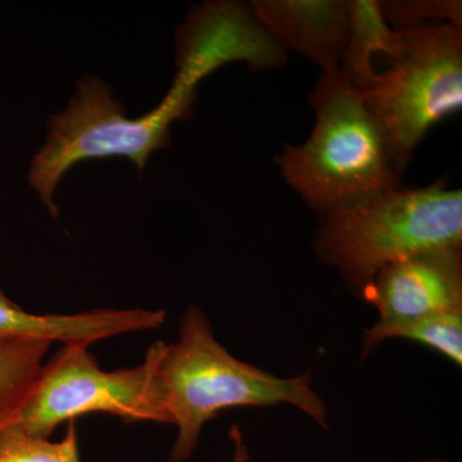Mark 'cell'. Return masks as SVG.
<instances>
[{
  "instance_id": "6da1fadb",
  "label": "cell",
  "mask_w": 462,
  "mask_h": 462,
  "mask_svg": "<svg viewBox=\"0 0 462 462\" xmlns=\"http://www.w3.org/2000/svg\"><path fill=\"white\" fill-rule=\"evenodd\" d=\"M156 375L170 425L178 430L167 462L189 460L206 422L236 407L288 404L322 430L329 428L327 403L312 387L310 374L281 378L234 357L197 306L185 310L178 340L163 343Z\"/></svg>"
},
{
  "instance_id": "7a4b0ae2",
  "label": "cell",
  "mask_w": 462,
  "mask_h": 462,
  "mask_svg": "<svg viewBox=\"0 0 462 462\" xmlns=\"http://www.w3.org/2000/svg\"><path fill=\"white\" fill-rule=\"evenodd\" d=\"M311 102V135L276 158L282 178L305 205L322 216L402 187L406 167L384 126L339 69L321 76Z\"/></svg>"
},
{
  "instance_id": "3957f363",
  "label": "cell",
  "mask_w": 462,
  "mask_h": 462,
  "mask_svg": "<svg viewBox=\"0 0 462 462\" xmlns=\"http://www.w3.org/2000/svg\"><path fill=\"white\" fill-rule=\"evenodd\" d=\"M462 247V191L446 181L384 191L320 216L314 249L363 300L376 273L401 258Z\"/></svg>"
},
{
  "instance_id": "277c9868",
  "label": "cell",
  "mask_w": 462,
  "mask_h": 462,
  "mask_svg": "<svg viewBox=\"0 0 462 462\" xmlns=\"http://www.w3.org/2000/svg\"><path fill=\"white\" fill-rule=\"evenodd\" d=\"M200 80L191 69H179L165 99L148 115L130 118L102 80L81 79L69 107L48 121L47 142L30 167V184L48 211L57 216L58 184L81 161L126 157L143 171L151 154L169 144L173 121L187 117Z\"/></svg>"
},
{
  "instance_id": "5b68a950",
  "label": "cell",
  "mask_w": 462,
  "mask_h": 462,
  "mask_svg": "<svg viewBox=\"0 0 462 462\" xmlns=\"http://www.w3.org/2000/svg\"><path fill=\"white\" fill-rule=\"evenodd\" d=\"M400 47L360 91L404 167L431 127L462 106V25L397 30Z\"/></svg>"
},
{
  "instance_id": "8992f818",
  "label": "cell",
  "mask_w": 462,
  "mask_h": 462,
  "mask_svg": "<svg viewBox=\"0 0 462 462\" xmlns=\"http://www.w3.org/2000/svg\"><path fill=\"white\" fill-rule=\"evenodd\" d=\"M163 343L158 340L149 346L138 366L115 372L100 369L88 346H63L42 365L5 430L48 439L62 422L90 412L109 413L125 422L170 424L156 375Z\"/></svg>"
},
{
  "instance_id": "52a82bcc",
  "label": "cell",
  "mask_w": 462,
  "mask_h": 462,
  "mask_svg": "<svg viewBox=\"0 0 462 462\" xmlns=\"http://www.w3.org/2000/svg\"><path fill=\"white\" fill-rule=\"evenodd\" d=\"M378 322L462 311V247L438 248L383 267L363 298Z\"/></svg>"
},
{
  "instance_id": "ba28073f",
  "label": "cell",
  "mask_w": 462,
  "mask_h": 462,
  "mask_svg": "<svg viewBox=\"0 0 462 462\" xmlns=\"http://www.w3.org/2000/svg\"><path fill=\"white\" fill-rule=\"evenodd\" d=\"M251 11L279 47L302 54L322 75L337 74L345 50L349 0H254Z\"/></svg>"
},
{
  "instance_id": "9c48e42d",
  "label": "cell",
  "mask_w": 462,
  "mask_h": 462,
  "mask_svg": "<svg viewBox=\"0 0 462 462\" xmlns=\"http://www.w3.org/2000/svg\"><path fill=\"white\" fill-rule=\"evenodd\" d=\"M166 320L162 310H94L72 315H33L23 311L0 291V343L45 339L63 346H89L91 343L157 329Z\"/></svg>"
},
{
  "instance_id": "30bf717a",
  "label": "cell",
  "mask_w": 462,
  "mask_h": 462,
  "mask_svg": "<svg viewBox=\"0 0 462 462\" xmlns=\"http://www.w3.org/2000/svg\"><path fill=\"white\" fill-rule=\"evenodd\" d=\"M400 32L383 17L379 0H349L348 30L339 72L355 89L366 90L378 74L375 58L389 57L400 47Z\"/></svg>"
},
{
  "instance_id": "8fae6325",
  "label": "cell",
  "mask_w": 462,
  "mask_h": 462,
  "mask_svg": "<svg viewBox=\"0 0 462 462\" xmlns=\"http://www.w3.org/2000/svg\"><path fill=\"white\" fill-rule=\"evenodd\" d=\"M406 339L433 349L462 366V311L445 312L398 322H378L364 330L361 357L373 354L382 343Z\"/></svg>"
},
{
  "instance_id": "7c38bea8",
  "label": "cell",
  "mask_w": 462,
  "mask_h": 462,
  "mask_svg": "<svg viewBox=\"0 0 462 462\" xmlns=\"http://www.w3.org/2000/svg\"><path fill=\"white\" fill-rule=\"evenodd\" d=\"M51 345L45 339L0 343V436L29 396Z\"/></svg>"
},
{
  "instance_id": "4fadbf2b",
  "label": "cell",
  "mask_w": 462,
  "mask_h": 462,
  "mask_svg": "<svg viewBox=\"0 0 462 462\" xmlns=\"http://www.w3.org/2000/svg\"><path fill=\"white\" fill-rule=\"evenodd\" d=\"M0 462H80L75 420L69 422L66 436L60 442L17 431H3Z\"/></svg>"
},
{
  "instance_id": "5bb4252c",
  "label": "cell",
  "mask_w": 462,
  "mask_h": 462,
  "mask_svg": "<svg viewBox=\"0 0 462 462\" xmlns=\"http://www.w3.org/2000/svg\"><path fill=\"white\" fill-rule=\"evenodd\" d=\"M379 7L383 17L394 30L436 23L462 25L460 0H385L379 2Z\"/></svg>"
},
{
  "instance_id": "9a60e30c",
  "label": "cell",
  "mask_w": 462,
  "mask_h": 462,
  "mask_svg": "<svg viewBox=\"0 0 462 462\" xmlns=\"http://www.w3.org/2000/svg\"><path fill=\"white\" fill-rule=\"evenodd\" d=\"M230 439L233 442V455L229 460L224 462H249L251 455H249L248 447L243 439L242 431L236 427L231 428Z\"/></svg>"
},
{
  "instance_id": "2e32d148",
  "label": "cell",
  "mask_w": 462,
  "mask_h": 462,
  "mask_svg": "<svg viewBox=\"0 0 462 462\" xmlns=\"http://www.w3.org/2000/svg\"><path fill=\"white\" fill-rule=\"evenodd\" d=\"M412 462H452V461L440 460V458H425V460H418V461H412Z\"/></svg>"
}]
</instances>
